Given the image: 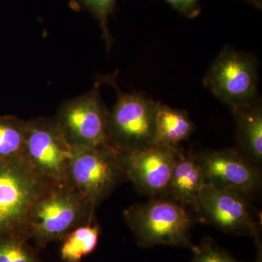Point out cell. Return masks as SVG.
<instances>
[{
  "mask_svg": "<svg viewBox=\"0 0 262 262\" xmlns=\"http://www.w3.org/2000/svg\"><path fill=\"white\" fill-rule=\"evenodd\" d=\"M73 155L55 117L27 121L23 158L39 175L55 184H64Z\"/></svg>",
  "mask_w": 262,
  "mask_h": 262,
  "instance_id": "ba28073f",
  "label": "cell"
},
{
  "mask_svg": "<svg viewBox=\"0 0 262 262\" xmlns=\"http://www.w3.org/2000/svg\"><path fill=\"white\" fill-rule=\"evenodd\" d=\"M194 122L185 110L159 103L155 115L154 145L179 146L194 132Z\"/></svg>",
  "mask_w": 262,
  "mask_h": 262,
  "instance_id": "5bb4252c",
  "label": "cell"
},
{
  "mask_svg": "<svg viewBox=\"0 0 262 262\" xmlns=\"http://www.w3.org/2000/svg\"><path fill=\"white\" fill-rule=\"evenodd\" d=\"M252 199L237 191L206 184L191 208L196 220L236 236L261 237V212Z\"/></svg>",
  "mask_w": 262,
  "mask_h": 262,
  "instance_id": "52a82bcc",
  "label": "cell"
},
{
  "mask_svg": "<svg viewBox=\"0 0 262 262\" xmlns=\"http://www.w3.org/2000/svg\"><path fill=\"white\" fill-rule=\"evenodd\" d=\"M101 84L98 80L89 92L66 101L54 117L72 147L111 146L106 133L108 110L101 98Z\"/></svg>",
  "mask_w": 262,
  "mask_h": 262,
  "instance_id": "9c48e42d",
  "label": "cell"
},
{
  "mask_svg": "<svg viewBox=\"0 0 262 262\" xmlns=\"http://www.w3.org/2000/svg\"><path fill=\"white\" fill-rule=\"evenodd\" d=\"M127 181L118 151L113 146L73 147L65 184L95 210Z\"/></svg>",
  "mask_w": 262,
  "mask_h": 262,
  "instance_id": "5b68a950",
  "label": "cell"
},
{
  "mask_svg": "<svg viewBox=\"0 0 262 262\" xmlns=\"http://www.w3.org/2000/svg\"><path fill=\"white\" fill-rule=\"evenodd\" d=\"M258 62L252 53L226 46L203 80L205 87L232 111L259 102Z\"/></svg>",
  "mask_w": 262,
  "mask_h": 262,
  "instance_id": "8992f818",
  "label": "cell"
},
{
  "mask_svg": "<svg viewBox=\"0 0 262 262\" xmlns=\"http://www.w3.org/2000/svg\"><path fill=\"white\" fill-rule=\"evenodd\" d=\"M179 146L152 145L145 149L119 151L128 181L139 194L154 198L168 196L169 184Z\"/></svg>",
  "mask_w": 262,
  "mask_h": 262,
  "instance_id": "30bf717a",
  "label": "cell"
},
{
  "mask_svg": "<svg viewBox=\"0 0 262 262\" xmlns=\"http://www.w3.org/2000/svg\"><path fill=\"white\" fill-rule=\"evenodd\" d=\"M124 217L141 248L169 246L192 249L193 218L187 207L168 196H154L124 210Z\"/></svg>",
  "mask_w": 262,
  "mask_h": 262,
  "instance_id": "6da1fadb",
  "label": "cell"
},
{
  "mask_svg": "<svg viewBox=\"0 0 262 262\" xmlns=\"http://www.w3.org/2000/svg\"><path fill=\"white\" fill-rule=\"evenodd\" d=\"M206 184L196 152L181 150L172 171L168 198L191 208Z\"/></svg>",
  "mask_w": 262,
  "mask_h": 262,
  "instance_id": "7c38bea8",
  "label": "cell"
},
{
  "mask_svg": "<svg viewBox=\"0 0 262 262\" xmlns=\"http://www.w3.org/2000/svg\"><path fill=\"white\" fill-rule=\"evenodd\" d=\"M241 1L253 5L258 10H261L262 9V0H241Z\"/></svg>",
  "mask_w": 262,
  "mask_h": 262,
  "instance_id": "44dd1931",
  "label": "cell"
},
{
  "mask_svg": "<svg viewBox=\"0 0 262 262\" xmlns=\"http://www.w3.org/2000/svg\"><path fill=\"white\" fill-rule=\"evenodd\" d=\"M117 92V101L108 110L106 133L110 145L119 151L145 149L154 145L155 115L160 102L139 93L122 92L116 75L100 77Z\"/></svg>",
  "mask_w": 262,
  "mask_h": 262,
  "instance_id": "277c9868",
  "label": "cell"
},
{
  "mask_svg": "<svg viewBox=\"0 0 262 262\" xmlns=\"http://www.w3.org/2000/svg\"><path fill=\"white\" fill-rule=\"evenodd\" d=\"M177 10L182 16L195 18L201 13L202 8L199 0H164Z\"/></svg>",
  "mask_w": 262,
  "mask_h": 262,
  "instance_id": "ffe728a7",
  "label": "cell"
},
{
  "mask_svg": "<svg viewBox=\"0 0 262 262\" xmlns=\"http://www.w3.org/2000/svg\"><path fill=\"white\" fill-rule=\"evenodd\" d=\"M100 234L101 226L96 220L73 229L62 239L61 259L80 261L96 250Z\"/></svg>",
  "mask_w": 262,
  "mask_h": 262,
  "instance_id": "9a60e30c",
  "label": "cell"
},
{
  "mask_svg": "<svg viewBox=\"0 0 262 262\" xmlns=\"http://www.w3.org/2000/svg\"><path fill=\"white\" fill-rule=\"evenodd\" d=\"M258 257L256 262H261V244H258ZM192 262H242L237 260L228 251L219 246L214 239L206 237L192 248Z\"/></svg>",
  "mask_w": 262,
  "mask_h": 262,
  "instance_id": "d6986e66",
  "label": "cell"
},
{
  "mask_svg": "<svg viewBox=\"0 0 262 262\" xmlns=\"http://www.w3.org/2000/svg\"><path fill=\"white\" fill-rule=\"evenodd\" d=\"M96 210L67 184H53L33 206L27 237L37 247L62 241L73 229L95 220Z\"/></svg>",
  "mask_w": 262,
  "mask_h": 262,
  "instance_id": "7a4b0ae2",
  "label": "cell"
},
{
  "mask_svg": "<svg viewBox=\"0 0 262 262\" xmlns=\"http://www.w3.org/2000/svg\"><path fill=\"white\" fill-rule=\"evenodd\" d=\"M235 120L237 151L255 166L262 165V106L261 101L232 111Z\"/></svg>",
  "mask_w": 262,
  "mask_h": 262,
  "instance_id": "4fadbf2b",
  "label": "cell"
},
{
  "mask_svg": "<svg viewBox=\"0 0 262 262\" xmlns=\"http://www.w3.org/2000/svg\"><path fill=\"white\" fill-rule=\"evenodd\" d=\"M52 183L39 175L23 156L0 158V237L29 241V215L39 196Z\"/></svg>",
  "mask_w": 262,
  "mask_h": 262,
  "instance_id": "3957f363",
  "label": "cell"
},
{
  "mask_svg": "<svg viewBox=\"0 0 262 262\" xmlns=\"http://www.w3.org/2000/svg\"><path fill=\"white\" fill-rule=\"evenodd\" d=\"M64 262H80V261H64Z\"/></svg>",
  "mask_w": 262,
  "mask_h": 262,
  "instance_id": "7402d4cb",
  "label": "cell"
},
{
  "mask_svg": "<svg viewBox=\"0 0 262 262\" xmlns=\"http://www.w3.org/2000/svg\"><path fill=\"white\" fill-rule=\"evenodd\" d=\"M206 184L243 193L253 200L261 189V168L235 148L196 152Z\"/></svg>",
  "mask_w": 262,
  "mask_h": 262,
  "instance_id": "8fae6325",
  "label": "cell"
},
{
  "mask_svg": "<svg viewBox=\"0 0 262 262\" xmlns=\"http://www.w3.org/2000/svg\"><path fill=\"white\" fill-rule=\"evenodd\" d=\"M70 5L75 11L87 10L98 20L106 48L110 51L114 40L108 29V18L116 10L117 0H70Z\"/></svg>",
  "mask_w": 262,
  "mask_h": 262,
  "instance_id": "e0dca14e",
  "label": "cell"
},
{
  "mask_svg": "<svg viewBox=\"0 0 262 262\" xmlns=\"http://www.w3.org/2000/svg\"><path fill=\"white\" fill-rule=\"evenodd\" d=\"M27 121L15 116L0 117V158L23 155Z\"/></svg>",
  "mask_w": 262,
  "mask_h": 262,
  "instance_id": "2e32d148",
  "label": "cell"
},
{
  "mask_svg": "<svg viewBox=\"0 0 262 262\" xmlns=\"http://www.w3.org/2000/svg\"><path fill=\"white\" fill-rule=\"evenodd\" d=\"M0 262H42L27 239L18 236L0 237Z\"/></svg>",
  "mask_w": 262,
  "mask_h": 262,
  "instance_id": "ac0fdd59",
  "label": "cell"
}]
</instances>
